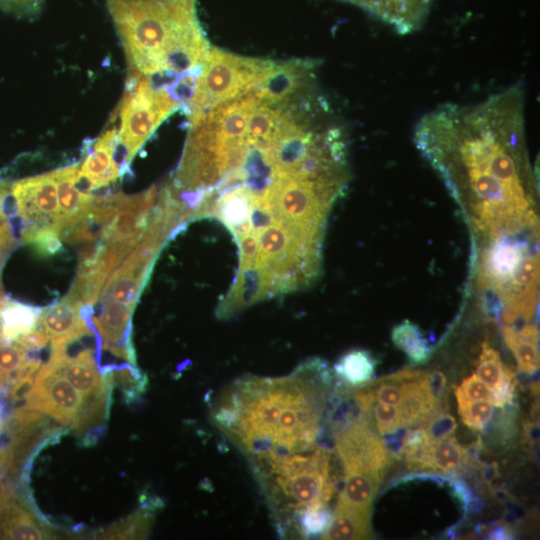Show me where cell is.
Wrapping results in <instances>:
<instances>
[{"instance_id": "cell-36", "label": "cell", "mask_w": 540, "mask_h": 540, "mask_svg": "<svg viewBox=\"0 0 540 540\" xmlns=\"http://www.w3.org/2000/svg\"><path fill=\"white\" fill-rule=\"evenodd\" d=\"M1 409V408H0ZM0 428H1V420H0Z\"/></svg>"}, {"instance_id": "cell-25", "label": "cell", "mask_w": 540, "mask_h": 540, "mask_svg": "<svg viewBox=\"0 0 540 540\" xmlns=\"http://www.w3.org/2000/svg\"><path fill=\"white\" fill-rule=\"evenodd\" d=\"M509 370L504 366L499 353L484 343L476 367V375L492 389L503 380Z\"/></svg>"}, {"instance_id": "cell-27", "label": "cell", "mask_w": 540, "mask_h": 540, "mask_svg": "<svg viewBox=\"0 0 540 540\" xmlns=\"http://www.w3.org/2000/svg\"><path fill=\"white\" fill-rule=\"evenodd\" d=\"M367 414L369 418L374 419L380 436L391 435L404 428L396 405L373 401Z\"/></svg>"}, {"instance_id": "cell-10", "label": "cell", "mask_w": 540, "mask_h": 540, "mask_svg": "<svg viewBox=\"0 0 540 540\" xmlns=\"http://www.w3.org/2000/svg\"><path fill=\"white\" fill-rule=\"evenodd\" d=\"M49 362L55 366L80 392L84 399L111 393L113 378L111 370L101 375L93 350L85 349L75 357L66 354L67 347H51Z\"/></svg>"}, {"instance_id": "cell-9", "label": "cell", "mask_w": 540, "mask_h": 540, "mask_svg": "<svg viewBox=\"0 0 540 540\" xmlns=\"http://www.w3.org/2000/svg\"><path fill=\"white\" fill-rule=\"evenodd\" d=\"M22 229L51 228L59 234L60 209L54 171L25 178L11 186Z\"/></svg>"}, {"instance_id": "cell-14", "label": "cell", "mask_w": 540, "mask_h": 540, "mask_svg": "<svg viewBox=\"0 0 540 540\" xmlns=\"http://www.w3.org/2000/svg\"><path fill=\"white\" fill-rule=\"evenodd\" d=\"M84 309L68 294L52 306L43 308L39 325L51 340V347H67L81 337L92 334Z\"/></svg>"}, {"instance_id": "cell-35", "label": "cell", "mask_w": 540, "mask_h": 540, "mask_svg": "<svg viewBox=\"0 0 540 540\" xmlns=\"http://www.w3.org/2000/svg\"><path fill=\"white\" fill-rule=\"evenodd\" d=\"M489 539H512V532L508 528L498 527L493 529L489 535Z\"/></svg>"}, {"instance_id": "cell-5", "label": "cell", "mask_w": 540, "mask_h": 540, "mask_svg": "<svg viewBox=\"0 0 540 540\" xmlns=\"http://www.w3.org/2000/svg\"><path fill=\"white\" fill-rule=\"evenodd\" d=\"M181 108L164 89L154 88L147 77L128 69L123 98L118 106L119 129L115 160L121 176L138 150L171 114Z\"/></svg>"}, {"instance_id": "cell-22", "label": "cell", "mask_w": 540, "mask_h": 540, "mask_svg": "<svg viewBox=\"0 0 540 540\" xmlns=\"http://www.w3.org/2000/svg\"><path fill=\"white\" fill-rule=\"evenodd\" d=\"M467 459L464 448L454 435L433 440L424 471L451 473L460 470Z\"/></svg>"}, {"instance_id": "cell-37", "label": "cell", "mask_w": 540, "mask_h": 540, "mask_svg": "<svg viewBox=\"0 0 540 540\" xmlns=\"http://www.w3.org/2000/svg\"><path fill=\"white\" fill-rule=\"evenodd\" d=\"M0 466H2V465H1V461H0Z\"/></svg>"}, {"instance_id": "cell-12", "label": "cell", "mask_w": 540, "mask_h": 540, "mask_svg": "<svg viewBox=\"0 0 540 540\" xmlns=\"http://www.w3.org/2000/svg\"><path fill=\"white\" fill-rule=\"evenodd\" d=\"M117 133L115 127L104 131L84 158L76 178V186L80 191L90 193L121 177L120 167L115 160Z\"/></svg>"}, {"instance_id": "cell-6", "label": "cell", "mask_w": 540, "mask_h": 540, "mask_svg": "<svg viewBox=\"0 0 540 540\" xmlns=\"http://www.w3.org/2000/svg\"><path fill=\"white\" fill-rule=\"evenodd\" d=\"M158 187L135 194L118 192L117 210L112 220L102 228L100 254L112 267L120 262L140 241L158 196Z\"/></svg>"}, {"instance_id": "cell-13", "label": "cell", "mask_w": 540, "mask_h": 540, "mask_svg": "<svg viewBox=\"0 0 540 540\" xmlns=\"http://www.w3.org/2000/svg\"><path fill=\"white\" fill-rule=\"evenodd\" d=\"M483 254L480 273V284L486 289H493L496 294L502 293L521 261L528 255L525 241L502 237Z\"/></svg>"}, {"instance_id": "cell-26", "label": "cell", "mask_w": 540, "mask_h": 540, "mask_svg": "<svg viewBox=\"0 0 540 540\" xmlns=\"http://www.w3.org/2000/svg\"><path fill=\"white\" fill-rule=\"evenodd\" d=\"M457 404L461 421L475 431L483 430L494 414V405L491 399L458 402Z\"/></svg>"}, {"instance_id": "cell-18", "label": "cell", "mask_w": 540, "mask_h": 540, "mask_svg": "<svg viewBox=\"0 0 540 540\" xmlns=\"http://www.w3.org/2000/svg\"><path fill=\"white\" fill-rule=\"evenodd\" d=\"M503 338L512 351L519 371L534 374L539 369V331L535 325L527 324L520 329L503 327Z\"/></svg>"}, {"instance_id": "cell-20", "label": "cell", "mask_w": 540, "mask_h": 540, "mask_svg": "<svg viewBox=\"0 0 540 540\" xmlns=\"http://www.w3.org/2000/svg\"><path fill=\"white\" fill-rule=\"evenodd\" d=\"M40 365L41 361L29 359L18 343L4 340L0 330V387L23 376H34Z\"/></svg>"}, {"instance_id": "cell-28", "label": "cell", "mask_w": 540, "mask_h": 540, "mask_svg": "<svg viewBox=\"0 0 540 540\" xmlns=\"http://www.w3.org/2000/svg\"><path fill=\"white\" fill-rule=\"evenodd\" d=\"M20 237L23 243L31 245L44 256L57 254L62 249L59 234L51 228L22 229Z\"/></svg>"}, {"instance_id": "cell-16", "label": "cell", "mask_w": 540, "mask_h": 540, "mask_svg": "<svg viewBox=\"0 0 540 540\" xmlns=\"http://www.w3.org/2000/svg\"><path fill=\"white\" fill-rule=\"evenodd\" d=\"M382 479L379 474L345 471L334 511L371 516L372 503Z\"/></svg>"}, {"instance_id": "cell-4", "label": "cell", "mask_w": 540, "mask_h": 540, "mask_svg": "<svg viewBox=\"0 0 540 540\" xmlns=\"http://www.w3.org/2000/svg\"><path fill=\"white\" fill-rule=\"evenodd\" d=\"M275 60L235 54L211 46L185 107L189 126L208 111L257 88Z\"/></svg>"}, {"instance_id": "cell-32", "label": "cell", "mask_w": 540, "mask_h": 540, "mask_svg": "<svg viewBox=\"0 0 540 540\" xmlns=\"http://www.w3.org/2000/svg\"><path fill=\"white\" fill-rule=\"evenodd\" d=\"M515 382V374L509 370L503 380L491 389V401L494 406L504 408L506 405L512 404Z\"/></svg>"}, {"instance_id": "cell-1", "label": "cell", "mask_w": 540, "mask_h": 540, "mask_svg": "<svg viewBox=\"0 0 540 540\" xmlns=\"http://www.w3.org/2000/svg\"><path fill=\"white\" fill-rule=\"evenodd\" d=\"M331 384L319 358L282 377L242 376L220 393L211 417L249 461L306 451L316 446Z\"/></svg>"}, {"instance_id": "cell-34", "label": "cell", "mask_w": 540, "mask_h": 540, "mask_svg": "<svg viewBox=\"0 0 540 540\" xmlns=\"http://www.w3.org/2000/svg\"><path fill=\"white\" fill-rule=\"evenodd\" d=\"M8 195L9 186L4 182H0V224L7 221V216L4 211V202Z\"/></svg>"}, {"instance_id": "cell-15", "label": "cell", "mask_w": 540, "mask_h": 540, "mask_svg": "<svg viewBox=\"0 0 540 540\" xmlns=\"http://www.w3.org/2000/svg\"><path fill=\"white\" fill-rule=\"evenodd\" d=\"M79 164L54 171L60 209L59 234L79 223L91 219L94 195L82 192L76 186Z\"/></svg>"}, {"instance_id": "cell-17", "label": "cell", "mask_w": 540, "mask_h": 540, "mask_svg": "<svg viewBox=\"0 0 540 540\" xmlns=\"http://www.w3.org/2000/svg\"><path fill=\"white\" fill-rule=\"evenodd\" d=\"M42 311L43 308L6 296L0 283V330L4 340L16 341L34 330L39 324Z\"/></svg>"}, {"instance_id": "cell-19", "label": "cell", "mask_w": 540, "mask_h": 540, "mask_svg": "<svg viewBox=\"0 0 540 540\" xmlns=\"http://www.w3.org/2000/svg\"><path fill=\"white\" fill-rule=\"evenodd\" d=\"M0 532L3 538L13 540L48 539L51 535L33 515L10 502L0 509Z\"/></svg>"}, {"instance_id": "cell-21", "label": "cell", "mask_w": 540, "mask_h": 540, "mask_svg": "<svg viewBox=\"0 0 540 540\" xmlns=\"http://www.w3.org/2000/svg\"><path fill=\"white\" fill-rule=\"evenodd\" d=\"M376 358L367 350L355 349L344 354L334 365L335 375L347 385L361 387L373 380Z\"/></svg>"}, {"instance_id": "cell-24", "label": "cell", "mask_w": 540, "mask_h": 540, "mask_svg": "<svg viewBox=\"0 0 540 540\" xmlns=\"http://www.w3.org/2000/svg\"><path fill=\"white\" fill-rule=\"evenodd\" d=\"M371 535L370 516L334 511L321 538L328 540L368 539Z\"/></svg>"}, {"instance_id": "cell-7", "label": "cell", "mask_w": 540, "mask_h": 540, "mask_svg": "<svg viewBox=\"0 0 540 540\" xmlns=\"http://www.w3.org/2000/svg\"><path fill=\"white\" fill-rule=\"evenodd\" d=\"M335 448L345 471H360L384 476L392 452L376 433L368 416L355 409L338 417Z\"/></svg>"}, {"instance_id": "cell-30", "label": "cell", "mask_w": 540, "mask_h": 540, "mask_svg": "<svg viewBox=\"0 0 540 540\" xmlns=\"http://www.w3.org/2000/svg\"><path fill=\"white\" fill-rule=\"evenodd\" d=\"M152 519L153 516L149 510L137 512L130 519L111 528L107 536H114V538H141L147 535Z\"/></svg>"}, {"instance_id": "cell-8", "label": "cell", "mask_w": 540, "mask_h": 540, "mask_svg": "<svg viewBox=\"0 0 540 540\" xmlns=\"http://www.w3.org/2000/svg\"><path fill=\"white\" fill-rule=\"evenodd\" d=\"M25 399L23 409L42 413L71 427L84 402L80 392L49 361L38 369Z\"/></svg>"}, {"instance_id": "cell-11", "label": "cell", "mask_w": 540, "mask_h": 540, "mask_svg": "<svg viewBox=\"0 0 540 540\" xmlns=\"http://www.w3.org/2000/svg\"><path fill=\"white\" fill-rule=\"evenodd\" d=\"M356 6L392 28L408 35L425 23L434 0H338Z\"/></svg>"}, {"instance_id": "cell-23", "label": "cell", "mask_w": 540, "mask_h": 540, "mask_svg": "<svg viewBox=\"0 0 540 540\" xmlns=\"http://www.w3.org/2000/svg\"><path fill=\"white\" fill-rule=\"evenodd\" d=\"M391 339L413 364L426 363L432 354V347L421 329L408 319L392 328Z\"/></svg>"}, {"instance_id": "cell-31", "label": "cell", "mask_w": 540, "mask_h": 540, "mask_svg": "<svg viewBox=\"0 0 540 540\" xmlns=\"http://www.w3.org/2000/svg\"><path fill=\"white\" fill-rule=\"evenodd\" d=\"M455 397L458 402L491 399L492 390L476 374L465 378L455 388Z\"/></svg>"}, {"instance_id": "cell-3", "label": "cell", "mask_w": 540, "mask_h": 540, "mask_svg": "<svg viewBox=\"0 0 540 540\" xmlns=\"http://www.w3.org/2000/svg\"><path fill=\"white\" fill-rule=\"evenodd\" d=\"M330 456L327 447L316 445L298 453L249 461L281 537L298 538L301 516L328 506L335 492Z\"/></svg>"}, {"instance_id": "cell-33", "label": "cell", "mask_w": 540, "mask_h": 540, "mask_svg": "<svg viewBox=\"0 0 540 540\" xmlns=\"http://www.w3.org/2000/svg\"><path fill=\"white\" fill-rule=\"evenodd\" d=\"M49 340V337L38 324V326L29 333L19 337L15 342L18 343L24 350L34 351L44 347Z\"/></svg>"}, {"instance_id": "cell-29", "label": "cell", "mask_w": 540, "mask_h": 540, "mask_svg": "<svg viewBox=\"0 0 540 540\" xmlns=\"http://www.w3.org/2000/svg\"><path fill=\"white\" fill-rule=\"evenodd\" d=\"M112 378L126 393L127 400H134L147 386V378L136 367L121 366L111 370Z\"/></svg>"}, {"instance_id": "cell-2", "label": "cell", "mask_w": 540, "mask_h": 540, "mask_svg": "<svg viewBox=\"0 0 540 540\" xmlns=\"http://www.w3.org/2000/svg\"><path fill=\"white\" fill-rule=\"evenodd\" d=\"M121 38L128 69L172 92L178 81L200 74L210 42L197 0H106Z\"/></svg>"}]
</instances>
